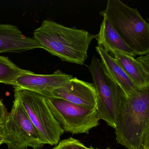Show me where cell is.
Wrapping results in <instances>:
<instances>
[{
  "instance_id": "6da1fadb",
  "label": "cell",
  "mask_w": 149,
  "mask_h": 149,
  "mask_svg": "<svg viewBox=\"0 0 149 149\" xmlns=\"http://www.w3.org/2000/svg\"><path fill=\"white\" fill-rule=\"evenodd\" d=\"M34 39L43 49L62 61L84 64L89 47L95 35L83 29L65 26L49 19L44 20L34 30Z\"/></svg>"
},
{
  "instance_id": "7a4b0ae2",
  "label": "cell",
  "mask_w": 149,
  "mask_h": 149,
  "mask_svg": "<svg viewBox=\"0 0 149 149\" xmlns=\"http://www.w3.org/2000/svg\"><path fill=\"white\" fill-rule=\"evenodd\" d=\"M115 129L118 144L127 149H143L149 135V87L122 96Z\"/></svg>"
},
{
  "instance_id": "3957f363",
  "label": "cell",
  "mask_w": 149,
  "mask_h": 149,
  "mask_svg": "<svg viewBox=\"0 0 149 149\" xmlns=\"http://www.w3.org/2000/svg\"><path fill=\"white\" fill-rule=\"evenodd\" d=\"M105 17L136 56L149 53V24L136 8L120 0H109L106 8L100 12Z\"/></svg>"
},
{
  "instance_id": "277c9868",
  "label": "cell",
  "mask_w": 149,
  "mask_h": 149,
  "mask_svg": "<svg viewBox=\"0 0 149 149\" xmlns=\"http://www.w3.org/2000/svg\"><path fill=\"white\" fill-rule=\"evenodd\" d=\"M0 131L4 143L10 149H41L46 144L15 92L12 109L0 124Z\"/></svg>"
},
{
  "instance_id": "5b68a950",
  "label": "cell",
  "mask_w": 149,
  "mask_h": 149,
  "mask_svg": "<svg viewBox=\"0 0 149 149\" xmlns=\"http://www.w3.org/2000/svg\"><path fill=\"white\" fill-rule=\"evenodd\" d=\"M87 67L92 76L96 91L98 117L115 129L118 106L122 96L125 94L109 75L96 56H92L91 64Z\"/></svg>"
},
{
  "instance_id": "8992f818",
  "label": "cell",
  "mask_w": 149,
  "mask_h": 149,
  "mask_svg": "<svg viewBox=\"0 0 149 149\" xmlns=\"http://www.w3.org/2000/svg\"><path fill=\"white\" fill-rule=\"evenodd\" d=\"M52 115L64 132L73 134H88L99 125L96 108H88L55 97H45Z\"/></svg>"
},
{
  "instance_id": "52a82bcc",
  "label": "cell",
  "mask_w": 149,
  "mask_h": 149,
  "mask_svg": "<svg viewBox=\"0 0 149 149\" xmlns=\"http://www.w3.org/2000/svg\"><path fill=\"white\" fill-rule=\"evenodd\" d=\"M30 118L46 144L59 143L64 131L49 109L45 97L27 90L15 88Z\"/></svg>"
},
{
  "instance_id": "ba28073f",
  "label": "cell",
  "mask_w": 149,
  "mask_h": 149,
  "mask_svg": "<svg viewBox=\"0 0 149 149\" xmlns=\"http://www.w3.org/2000/svg\"><path fill=\"white\" fill-rule=\"evenodd\" d=\"M73 76L57 70L51 74H38L28 70L16 78L14 88L27 90L49 97L51 92L66 84Z\"/></svg>"
},
{
  "instance_id": "9c48e42d",
  "label": "cell",
  "mask_w": 149,
  "mask_h": 149,
  "mask_svg": "<svg viewBox=\"0 0 149 149\" xmlns=\"http://www.w3.org/2000/svg\"><path fill=\"white\" fill-rule=\"evenodd\" d=\"M49 97L60 98L88 108H96L97 105L96 91L94 84L76 77L53 91Z\"/></svg>"
},
{
  "instance_id": "30bf717a",
  "label": "cell",
  "mask_w": 149,
  "mask_h": 149,
  "mask_svg": "<svg viewBox=\"0 0 149 149\" xmlns=\"http://www.w3.org/2000/svg\"><path fill=\"white\" fill-rule=\"evenodd\" d=\"M42 49L34 38L27 37L17 26L0 23V54L22 53Z\"/></svg>"
},
{
  "instance_id": "8fae6325",
  "label": "cell",
  "mask_w": 149,
  "mask_h": 149,
  "mask_svg": "<svg viewBox=\"0 0 149 149\" xmlns=\"http://www.w3.org/2000/svg\"><path fill=\"white\" fill-rule=\"evenodd\" d=\"M103 18L99 33L95 35L98 47L109 54L118 52L132 57L136 56L133 50L123 40L109 21L105 17Z\"/></svg>"
},
{
  "instance_id": "7c38bea8",
  "label": "cell",
  "mask_w": 149,
  "mask_h": 149,
  "mask_svg": "<svg viewBox=\"0 0 149 149\" xmlns=\"http://www.w3.org/2000/svg\"><path fill=\"white\" fill-rule=\"evenodd\" d=\"M95 49L105 70L110 77L120 86L126 96H129L139 90L112 56L105 52L101 47L97 46Z\"/></svg>"
},
{
  "instance_id": "4fadbf2b",
  "label": "cell",
  "mask_w": 149,
  "mask_h": 149,
  "mask_svg": "<svg viewBox=\"0 0 149 149\" xmlns=\"http://www.w3.org/2000/svg\"><path fill=\"white\" fill-rule=\"evenodd\" d=\"M115 61L139 89L149 87V75L142 68L136 59L125 54L114 52Z\"/></svg>"
},
{
  "instance_id": "5bb4252c",
  "label": "cell",
  "mask_w": 149,
  "mask_h": 149,
  "mask_svg": "<svg viewBox=\"0 0 149 149\" xmlns=\"http://www.w3.org/2000/svg\"><path fill=\"white\" fill-rule=\"evenodd\" d=\"M27 71L20 68L8 57L0 56V83L14 87L16 78Z\"/></svg>"
},
{
  "instance_id": "9a60e30c",
  "label": "cell",
  "mask_w": 149,
  "mask_h": 149,
  "mask_svg": "<svg viewBox=\"0 0 149 149\" xmlns=\"http://www.w3.org/2000/svg\"><path fill=\"white\" fill-rule=\"evenodd\" d=\"M53 149H88L77 139L68 138L60 141Z\"/></svg>"
},
{
  "instance_id": "2e32d148",
  "label": "cell",
  "mask_w": 149,
  "mask_h": 149,
  "mask_svg": "<svg viewBox=\"0 0 149 149\" xmlns=\"http://www.w3.org/2000/svg\"><path fill=\"white\" fill-rule=\"evenodd\" d=\"M136 60L144 70L145 72L149 75V54L140 56L136 58Z\"/></svg>"
},
{
  "instance_id": "e0dca14e",
  "label": "cell",
  "mask_w": 149,
  "mask_h": 149,
  "mask_svg": "<svg viewBox=\"0 0 149 149\" xmlns=\"http://www.w3.org/2000/svg\"><path fill=\"white\" fill-rule=\"evenodd\" d=\"M8 114V113L5 105L0 99V124L3 122Z\"/></svg>"
},
{
  "instance_id": "ac0fdd59",
  "label": "cell",
  "mask_w": 149,
  "mask_h": 149,
  "mask_svg": "<svg viewBox=\"0 0 149 149\" xmlns=\"http://www.w3.org/2000/svg\"><path fill=\"white\" fill-rule=\"evenodd\" d=\"M4 143V139L3 136L0 131V146Z\"/></svg>"
},
{
  "instance_id": "d6986e66",
  "label": "cell",
  "mask_w": 149,
  "mask_h": 149,
  "mask_svg": "<svg viewBox=\"0 0 149 149\" xmlns=\"http://www.w3.org/2000/svg\"><path fill=\"white\" fill-rule=\"evenodd\" d=\"M107 149H111V148H109V147H108V148H107Z\"/></svg>"
},
{
  "instance_id": "ffe728a7",
  "label": "cell",
  "mask_w": 149,
  "mask_h": 149,
  "mask_svg": "<svg viewBox=\"0 0 149 149\" xmlns=\"http://www.w3.org/2000/svg\"><path fill=\"white\" fill-rule=\"evenodd\" d=\"M10 149V148H8V149Z\"/></svg>"
}]
</instances>
